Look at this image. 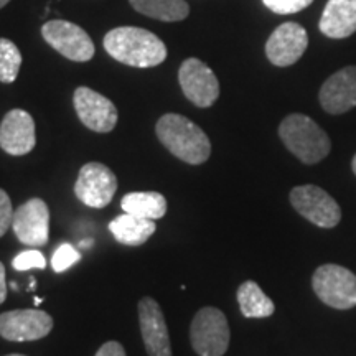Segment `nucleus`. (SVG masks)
<instances>
[{
    "mask_svg": "<svg viewBox=\"0 0 356 356\" xmlns=\"http://www.w3.org/2000/svg\"><path fill=\"white\" fill-rule=\"evenodd\" d=\"M51 330L53 318L43 310H12L0 315V337L8 341H35Z\"/></svg>",
    "mask_w": 356,
    "mask_h": 356,
    "instance_id": "obj_13",
    "label": "nucleus"
},
{
    "mask_svg": "<svg viewBox=\"0 0 356 356\" xmlns=\"http://www.w3.org/2000/svg\"><path fill=\"white\" fill-rule=\"evenodd\" d=\"M95 356H126V350L119 341H108L96 351Z\"/></svg>",
    "mask_w": 356,
    "mask_h": 356,
    "instance_id": "obj_27",
    "label": "nucleus"
},
{
    "mask_svg": "<svg viewBox=\"0 0 356 356\" xmlns=\"http://www.w3.org/2000/svg\"><path fill=\"white\" fill-rule=\"evenodd\" d=\"M291 203L299 215L318 228H335L341 220V210L335 198L317 185L296 186L291 191Z\"/></svg>",
    "mask_w": 356,
    "mask_h": 356,
    "instance_id": "obj_7",
    "label": "nucleus"
},
{
    "mask_svg": "<svg viewBox=\"0 0 356 356\" xmlns=\"http://www.w3.org/2000/svg\"><path fill=\"white\" fill-rule=\"evenodd\" d=\"M7 356H25V355H19V353H13V355H7Z\"/></svg>",
    "mask_w": 356,
    "mask_h": 356,
    "instance_id": "obj_33",
    "label": "nucleus"
},
{
    "mask_svg": "<svg viewBox=\"0 0 356 356\" xmlns=\"http://www.w3.org/2000/svg\"><path fill=\"white\" fill-rule=\"evenodd\" d=\"M229 325L226 315L215 307H203L190 325V341L200 356H222L229 346Z\"/></svg>",
    "mask_w": 356,
    "mask_h": 356,
    "instance_id": "obj_4",
    "label": "nucleus"
},
{
    "mask_svg": "<svg viewBox=\"0 0 356 356\" xmlns=\"http://www.w3.org/2000/svg\"><path fill=\"white\" fill-rule=\"evenodd\" d=\"M262 2L270 12L277 15H291V13L304 10L314 0H262Z\"/></svg>",
    "mask_w": 356,
    "mask_h": 356,
    "instance_id": "obj_25",
    "label": "nucleus"
},
{
    "mask_svg": "<svg viewBox=\"0 0 356 356\" xmlns=\"http://www.w3.org/2000/svg\"><path fill=\"white\" fill-rule=\"evenodd\" d=\"M238 304L246 318H266L274 314V302L262 292L254 280H246L238 289Z\"/></svg>",
    "mask_w": 356,
    "mask_h": 356,
    "instance_id": "obj_21",
    "label": "nucleus"
},
{
    "mask_svg": "<svg viewBox=\"0 0 356 356\" xmlns=\"http://www.w3.org/2000/svg\"><path fill=\"white\" fill-rule=\"evenodd\" d=\"M307 47L309 35L305 29L296 22L279 25L266 43V56L274 66L286 68L300 60Z\"/></svg>",
    "mask_w": 356,
    "mask_h": 356,
    "instance_id": "obj_12",
    "label": "nucleus"
},
{
    "mask_svg": "<svg viewBox=\"0 0 356 356\" xmlns=\"http://www.w3.org/2000/svg\"><path fill=\"white\" fill-rule=\"evenodd\" d=\"M320 104L328 114L348 113L356 106V66H345L320 88Z\"/></svg>",
    "mask_w": 356,
    "mask_h": 356,
    "instance_id": "obj_16",
    "label": "nucleus"
},
{
    "mask_svg": "<svg viewBox=\"0 0 356 356\" xmlns=\"http://www.w3.org/2000/svg\"><path fill=\"white\" fill-rule=\"evenodd\" d=\"M312 287L325 305L337 310L356 307V275L343 266L323 264L315 270Z\"/></svg>",
    "mask_w": 356,
    "mask_h": 356,
    "instance_id": "obj_5",
    "label": "nucleus"
},
{
    "mask_svg": "<svg viewBox=\"0 0 356 356\" xmlns=\"http://www.w3.org/2000/svg\"><path fill=\"white\" fill-rule=\"evenodd\" d=\"M13 208L8 195L0 188V238L7 233L8 228H12L13 221Z\"/></svg>",
    "mask_w": 356,
    "mask_h": 356,
    "instance_id": "obj_26",
    "label": "nucleus"
},
{
    "mask_svg": "<svg viewBox=\"0 0 356 356\" xmlns=\"http://www.w3.org/2000/svg\"><path fill=\"white\" fill-rule=\"evenodd\" d=\"M325 37L341 40L356 32V0H328L318 24Z\"/></svg>",
    "mask_w": 356,
    "mask_h": 356,
    "instance_id": "obj_17",
    "label": "nucleus"
},
{
    "mask_svg": "<svg viewBox=\"0 0 356 356\" xmlns=\"http://www.w3.org/2000/svg\"><path fill=\"white\" fill-rule=\"evenodd\" d=\"M42 304V299H40V297H35V305H40Z\"/></svg>",
    "mask_w": 356,
    "mask_h": 356,
    "instance_id": "obj_32",
    "label": "nucleus"
},
{
    "mask_svg": "<svg viewBox=\"0 0 356 356\" xmlns=\"http://www.w3.org/2000/svg\"><path fill=\"white\" fill-rule=\"evenodd\" d=\"M37 144L33 118L24 109L8 111L0 124V147L7 154L20 155L30 154Z\"/></svg>",
    "mask_w": 356,
    "mask_h": 356,
    "instance_id": "obj_15",
    "label": "nucleus"
},
{
    "mask_svg": "<svg viewBox=\"0 0 356 356\" xmlns=\"http://www.w3.org/2000/svg\"><path fill=\"white\" fill-rule=\"evenodd\" d=\"M279 137L289 152L300 162L312 165L330 154L332 142L328 134L314 119L304 114H291L280 122Z\"/></svg>",
    "mask_w": 356,
    "mask_h": 356,
    "instance_id": "obj_3",
    "label": "nucleus"
},
{
    "mask_svg": "<svg viewBox=\"0 0 356 356\" xmlns=\"http://www.w3.org/2000/svg\"><path fill=\"white\" fill-rule=\"evenodd\" d=\"M157 229L154 220H147L131 213L121 215L109 222V231L121 244L126 246H142Z\"/></svg>",
    "mask_w": 356,
    "mask_h": 356,
    "instance_id": "obj_18",
    "label": "nucleus"
},
{
    "mask_svg": "<svg viewBox=\"0 0 356 356\" xmlns=\"http://www.w3.org/2000/svg\"><path fill=\"white\" fill-rule=\"evenodd\" d=\"M81 259V254H79L78 249H74L71 244H61L60 248L56 249L55 254L51 257V267L55 273H65L66 269H70L71 266L76 264V262Z\"/></svg>",
    "mask_w": 356,
    "mask_h": 356,
    "instance_id": "obj_23",
    "label": "nucleus"
},
{
    "mask_svg": "<svg viewBox=\"0 0 356 356\" xmlns=\"http://www.w3.org/2000/svg\"><path fill=\"white\" fill-rule=\"evenodd\" d=\"M79 246H81V248H89V246H92V239H84V241L79 243Z\"/></svg>",
    "mask_w": 356,
    "mask_h": 356,
    "instance_id": "obj_29",
    "label": "nucleus"
},
{
    "mask_svg": "<svg viewBox=\"0 0 356 356\" xmlns=\"http://www.w3.org/2000/svg\"><path fill=\"white\" fill-rule=\"evenodd\" d=\"M12 266L15 270H30V269H44L47 267V259L42 252L37 249L24 251L13 257Z\"/></svg>",
    "mask_w": 356,
    "mask_h": 356,
    "instance_id": "obj_24",
    "label": "nucleus"
},
{
    "mask_svg": "<svg viewBox=\"0 0 356 356\" xmlns=\"http://www.w3.org/2000/svg\"><path fill=\"white\" fill-rule=\"evenodd\" d=\"M351 168H353V172H355V175H356V155L353 157V162H351Z\"/></svg>",
    "mask_w": 356,
    "mask_h": 356,
    "instance_id": "obj_30",
    "label": "nucleus"
},
{
    "mask_svg": "<svg viewBox=\"0 0 356 356\" xmlns=\"http://www.w3.org/2000/svg\"><path fill=\"white\" fill-rule=\"evenodd\" d=\"M118 190V178L101 162H89L81 167L74 184V195L91 208H104L113 202Z\"/></svg>",
    "mask_w": 356,
    "mask_h": 356,
    "instance_id": "obj_9",
    "label": "nucleus"
},
{
    "mask_svg": "<svg viewBox=\"0 0 356 356\" xmlns=\"http://www.w3.org/2000/svg\"><path fill=\"white\" fill-rule=\"evenodd\" d=\"M162 145L190 165H202L211 155V142L202 127L180 114H165L155 126Z\"/></svg>",
    "mask_w": 356,
    "mask_h": 356,
    "instance_id": "obj_2",
    "label": "nucleus"
},
{
    "mask_svg": "<svg viewBox=\"0 0 356 356\" xmlns=\"http://www.w3.org/2000/svg\"><path fill=\"white\" fill-rule=\"evenodd\" d=\"M7 297V282H6V267L0 262V304Z\"/></svg>",
    "mask_w": 356,
    "mask_h": 356,
    "instance_id": "obj_28",
    "label": "nucleus"
},
{
    "mask_svg": "<svg viewBox=\"0 0 356 356\" xmlns=\"http://www.w3.org/2000/svg\"><path fill=\"white\" fill-rule=\"evenodd\" d=\"M178 81L186 99L198 108H210L220 97V81L208 65L188 58L178 70Z\"/></svg>",
    "mask_w": 356,
    "mask_h": 356,
    "instance_id": "obj_8",
    "label": "nucleus"
},
{
    "mask_svg": "<svg viewBox=\"0 0 356 356\" xmlns=\"http://www.w3.org/2000/svg\"><path fill=\"white\" fill-rule=\"evenodd\" d=\"M12 229L26 246L42 248L50 238V210L42 198H32L13 213Z\"/></svg>",
    "mask_w": 356,
    "mask_h": 356,
    "instance_id": "obj_10",
    "label": "nucleus"
},
{
    "mask_svg": "<svg viewBox=\"0 0 356 356\" xmlns=\"http://www.w3.org/2000/svg\"><path fill=\"white\" fill-rule=\"evenodd\" d=\"M139 325L149 356H173L170 337L163 312L152 297H144L139 302Z\"/></svg>",
    "mask_w": 356,
    "mask_h": 356,
    "instance_id": "obj_14",
    "label": "nucleus"
},
{
    "mask_svg": "<svg viewBox=\"0 0 356 356\" xmlns=\"http://www.w3.org/2000/svg\"><path fill=\"white\" fill-rule=\"evenodd\" d=\"M73 104L76 114L84 126L95 132L108 134L114 131L118 124V109L114 102L91 88L79 86L74 91Z\"/></svg>",
    "mask_w": 356,
    "mask_h": 356,
    "instance_id": "obj_11",
    "label": "nucleus"
},
{
    "mask_svg": "<svg viewBox=\"0 0 356 356\" xmlns=\"http://www.w3.org/2000/svg\"><path fill=\"white\" fill-rule=\"evenodd\" d=\"M22 53L12 40L0 38V83H13L19 76Z\"/></svg>",
    "mask_w": 356,
    "mask_h": 356,
    "instance_id": "obj_22",
    "label": "nucleus"
},
{
    "mask_svg": "<svg viewBox=\"0 0 356 356\" xmlns=\"http://www.w3.org/2000/svg\"><path fill=\"white\" fill-rule=\"evenodd\" d=\"M121 207L126 213L155 221L167 213V200L157 191H134L122 198Z\"/></svg>",
    "mask_w": 356,
    "mask_h": 356,
    "instance_id": "obj_19",
    "label": "nucleus"
},
{
    "mask_svg": "<svg viewBox=\"0 0 356 356\" xmlns=\"http://www.w3.org/2000/svg\"><path fill=\"white\" fill-rule=\"evenodd\" d=\"M44 42L55 48L61 56L76 63H84L95 56L96 48L81 26L66 20H50L42 26Z\"/></svg>",
    "mask_w": 356,
    "mask_h": 356,
    "instance_id": "obj_6",
    "label": "nucleus"
},
{
    "mask_svg": "<svg viewBox=\"0 0 356 356\" xmlns=\"http://www.w3.org/2000/svg\"><path fill=\"white\" fill-rule=\"evenodd\" d=\"M102 44L114 60L132 68H152L167 58L165 43L139 26H118L106 33Z\"/></svg>",
    "mask_w": 356,
    "mask_h": 356,
    "instance_id": "obj_1",
    "label": "nucleus"
},
{
    "mask_svg": "<svg viewBox=\"0 0 356 356\" xmlns=\"http://www.w3.org/2000/svg\"><path fill=\"white\" fill-rule=\"evenodd\" d=\"M129 2L136 12L160 22H181L190 13V7L185 0H129Z\"/></svg>",
    "mask_w": 356,
    "mask_h": 356,
    "instance_id": "obj_20",
    "label": "nucleus"
},
{
    "mask_svg": "<svg viewBox=\"0 0 356 356\" xmlns=\"http://www.w3.org/2000/svg\"><path fill=\"white\" fill-rule=\"evenodd\" d=\"M8 2H10V0H0V8H3V7H6Z\"/></svg>",
    "mask_w": 356,
    "mask_h": 356,
    "instance_id": "obj_31",
    "label": "nucleus"
}]
</instances>
